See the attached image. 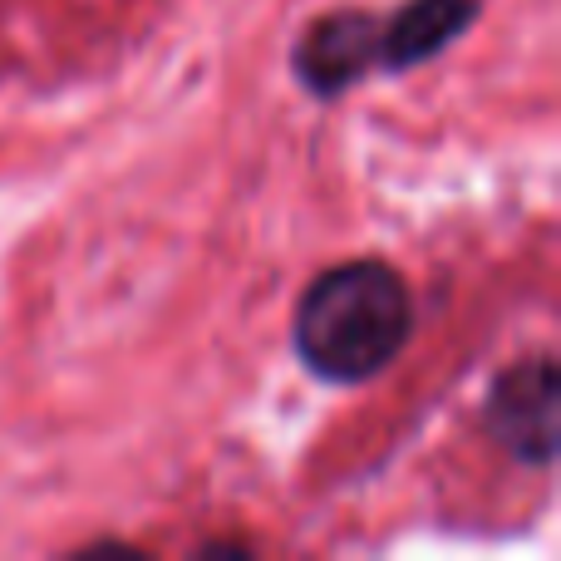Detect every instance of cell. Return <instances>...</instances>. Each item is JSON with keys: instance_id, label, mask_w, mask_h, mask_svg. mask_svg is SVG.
<instances>
[{"instance_id": "cell-3", "label": "cell", "mask_w": 561, "mask_h": 561, "mask_svg": "<svg viewBox=\"0 0 561 561\" xmlns=\"http://www.w3.org/2000/svg\"><path fill=\"white\" fill-rule=\"evenodd\" d=\"M375 69H379V15L355 5L310 20L296 45V79L320 99L345 94Z\"/></svg>"}, {"instance_id": "cell-4", "label": "cell", "mask_w": 561, "mask_h": 561, "mask_svg": "<svg viewBox=\"0 0 561 561\" xmlns=\"http://www.w3.org/2000/svg\"><path fill=\"white\" fill-rule=\"evenodd\" d=\"M483 0H404L394 15H379V69H419L438 59L454 39L473 30Z\"/></svg>"}, {"instance_id": "cell-2", "label": "cell", "mask_w": 561, "mask_h": 561, "mask_svg": "<svg viewBox=\"0 0 561 561\" xmlns=\"http://www.w3.org/2000/svg\"><path fill=\"white\" fill-rule=\"evenodd\" d=\"M488 434L517 458V463L547 468L557 458V359L527 355L507 365L488 389Z\"/></svg>"}, {"instance_id": "cell-1", "label": "cell", "mask_w": 561, "mask_h": 561, "mask_svg": "<svg viewBox=\"0 0 561 561\" xmlns=\"http://www.w3.org/2000/svg\"><path fill=\"white\" fill-rule=\"evenodd\" d=\"M414 330L409 280L389 262L355 256L306 286L296 306V355L325 385H365L385 375Z\"/></svg>"}]
</instances>
